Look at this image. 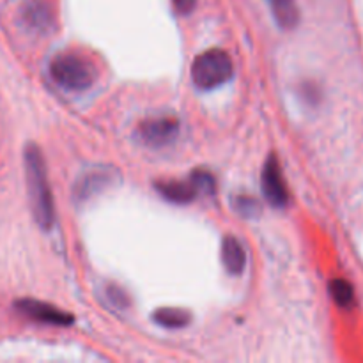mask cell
Returning a JSON list of instances; mask_svg holds the SVG:
<instances>
[{
  "label": "cell",
  "instance_id": "obj_1",
  "mask_svg": "<svg viewBox=\"0 0 363 363\" xmlns=\"http://www.w3.org/2000/svg\"><path fill=\"white\" fill-rule=\"evenodd\" d=\"M25 170H27L28 194H30L35 220L43 229H50L53 223V201L50 194L45 162L35 145H28L25 151Z\"/></svg>",
  "mask_w": 363,
  "mask_h": 363
},
{
  "label": "cell",
  "instance_id": "obj_2",
  "mask_svg": "<svg viewBox=\"0 0 363 363\" xmlns=\"http://www.w3.org/2000/svg\"><path fill=\"white\" fill-rule=\"evenodd\" d=\"M50 74L67 91H87L96 82V67L78 53H60L50 64Z\"/></svg>",
  "mask_w": 363,
  "mask_h": 363
},
{
  "label": "cell",
  "instance_id": "obj_3",
  "mask_svg": "<svg viewBox=\"0 0 363 363\" xmlns=\"http://www.w3.org/2000/svg\"><path fill=\"white\" fill-rule=\"evenodd\" d=\"M233 77V60L223 50H208L195 59L191 78L199 89H215Z\"/></svg>",
  "mask_w": 363,
  "mask_h": 363
},
{
  "label": "cell",
  "instance_id": "obj_4",
  "mask_svg": "<svg viewBox=\"0 0 363 363\" xmlns=\"http://www.w3.org/2000/svg\"><path fill=\"white\" fill-rule=\"evenodd\" d=\"M179 133V123L174 117H155L147 119L138 126V135L142 142L151 147H162L170 144Z\"/></svg>",
  "mask_w": 363,
  "mask_h": 363
},
{
  "label": "cell",
  "instance_id": "obj_5",
  "mask_svg": "<svg viewBox=\"0 0 363 363\" xmlns=\"http://www.w3.org/2000/svg\"><path fill=\"white\" fill-rule=\"evenodd\" d=\"M261 186L262 194L268 199V202L275 208H284L289 201V195H287L286 183H284L282 172H280L279 162H277L275 156H269L266 160V165L262 169V177H261Z\"/></svg>",
  "mask_w": 363,
  "mask_h": 363
},
{
  "label": "cell",
  "instance_id": "obj_6",
  "mask_svg": "<svg viewBox=\"0 0 363 363\" xmlns=\"http://www.w3.org/2000/svg\"><path fill=\"white\" fill-rule=\"evenodd\" d=\"M18 311L23 312L28 318L35 319V321L48 323V325H59V326H67L73 323V318L66 312L59 311V308L52 307V305L41 303V301L34 300H23L16 303Z\"/></svg>",
  "mask_w": 363,
  "mask_h": 363
},
{
  "label": "cell",
  "instance_id": "obj_7",
  "mask_svg": "<svg viewBox=\"0 0 363 363\" xmlns=\"http://www.w3.org/2000/svg\"><path fill=\"white\" fill-rule=\"evenodd\" d=\"M222 259L223 266L230 275H240L247 264V254L240 241L233 236H227L222 243Z\"/></svg>",
  "mask_w": 363,
  "mask_h": 363
},
{
  "label": "cell",
  "instance_id": "obj_8",
  "mask_svg": "<svg viewBox=\"0 0 363 363\" xmlns=\"http://www.w3.org/2000/svg\"><path fill=\"white\" fill-rule=\"evenodd\" d=\"M160 194L170 202H176V204H186L191 202L197 195V190L194 188L191 181L188 183H181V181H163V183L156 184Z\"/></svg>",
  "mask_w": 363,
  "mask_h": 363
},
{
  "label": "cell",
  "instance_id": "obj_9",
  "mask_svg": "<svg viewBox=\"0 0 363 363\" xmlns=\"http://www.w3.org/2000/svg\"><path fill=\"white\" fill-rule=\"evenodd\" d=\"M152 318L158 325L165 326V328H181V326H186L190 323V314L181 311V308H162Z\"/></svg>",
  "mask_w": 363,
  "mask_h": 363
},
{
  "label": "cell",
  "instance_id": "obj_10",
  "mask_svg": "<svg viewBox=\"0 0 363 363\" xmlns=\"http://www.w3.org/2000/svg\"><path fill=\"white\" fill-rule=\"evenodd\" d=\"M110 176L108 174H101V172H96L92 176H87L85 179L80 181V186L77 188V195L80 199H87L89 195L96 194L103 184L108 183Z\"/></svg>",
  "mask_w": 363,
  "mask_h": 363
},
{
  "label": "cell",
  "instance_id": "obj_11",
  "mask_svg": "<svg viewBox=\"0 0 363 363\" xmlns=\"http://www.w3.org/2000/svg\"><path fill=\"white\" fill-rule=\"evenodd\" d=\"M275 14H277V20H279L280 25H284V27H293V25L298 21L296 7L293 6L291 0H277Z\"/></svg>",
  "mask_w": 363,
  "mask_h": 363
},
{
  "label": "cell",
  "instance_id": "obj_12",
  "mask_svg": "<svg viewBox=\"0 0 363 363\" xmlns=\"http://www.w3.org/2000/svg\"><path fill=\"white\" fill-rule=\"evenodd\" d=\"M190 181L191 184H194L195 190H197V194H202V195L215 194L216 181L215 177H213L209 172H206V170H197V172L191 174Z\"/></svg>",
  "mask_w": 363,
  "mask_h": 363
},
{
  "label": "cell",
  "instance_id": "obj_13",
  "mask_svg": "<svg viewBox=\"0 0 363 363\" xmlns=\"http://www.w3.org/2000/svg\"><path fill=\"white\" fill-rule=\"evenodd\" d=\"M330 291H332L333 300L339 305H342V307H347V305H351V301H353V287H351V284L346 282V280H333L332 286H330Z\"/></svg>",
  "mask_w": 363,
  "mask_h": 363
},
{
  "label": "cell",
  "instance_id": "obj_14",
  "mask_svg": "<svg viewBox=\"0 0 363 363\" xmlns=\"http://www.w3.org/2000/svg\"><path fill=\"white\" fill-rule=\"evenodd\" d=\"M234 208H236L238 213H241L245 216H254L259 213L257 201L252 197H245V195H241V197H238L234 201Z\"/></svg>",
  "mask_w": 363,
  "mask_h": 363
},
{
  "label": "cell",
  "instance_id": "obj_15",
  "mask_svg": "<svg viewBox=\"0 0 363 363\" xmlns=\"http://www.w3.org/2000/svg\"><path fill=\"white\" fill-rule=\"evenodd\" d=\"M174 6H176V9L179 11V13L186 14L194 9L195 0H174Z\"/></svg>",
  "mask_w": 363,
  "mask_h": 363
}]
</instances>
